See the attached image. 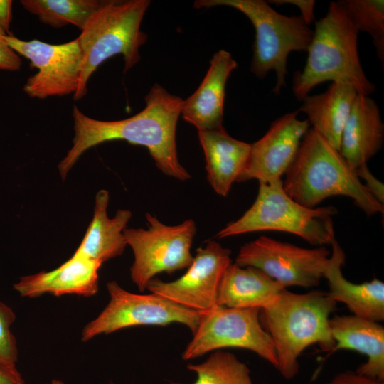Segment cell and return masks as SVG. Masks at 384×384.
Returning a JSON list of instances; mask_svg holds the SVG:
<instances>
[{
	"label": "cell",
	"mask_w": 384,
	"mask_h": 384,
	"mask_svg": "<svg viewBox=\"0 0 384 384\" xmlns=\"http://www.w3.org/2000/svg\"><path fill=\"white\" fill-rule=\"evenodd\" d=\"M183 101L154 84L145 97V108L124 119L97 120L86 116L75 105L73 146L58 164L62 179H65L87 149L105 142L124 140L146 147L164 174L182 181L188 180L191 176L179 162L176 139Z\"/></svg>",
	"instance_id": "obj_1"
},
{
	"label": "cell",
	"mask_w": 384,
	"mask_h": 384,
	"mask_svg": "<svg viewBox=\"0 0 384 384\" xmlns=\"http://www.w3.org/2000/svg\"><path fill=\"white\" fill-rule=\"evenodd\" d=\"M284 175V191L305 207L314 208L327 198L344 196L368 216L383 213V204L368 191L339 151L312 128L304 136Z\"/></svg>",
	"instance_id": "obj_2"
},
{
	"label": "cell",
	"mask_w": 384,
	"mask_h": 384,
	"mask_svg": "<svg viewBox=\"0 0 384 384\" xmlns=\"http://www.w3.org/2000/svg\"><path fill=\"white\" fill-rule=\"evenodd\" d=\"M336 309V302L327 292L297 294L287 289L260 309V323L273 341L277 369L284 378L292 379L297 375L298 358L310 345L318 343L321 351L329 353L334 347L329 319Z\"/></svg>",
	"instance_id": "obj_3"
},
{
	"label": "cell",
	"mask_w": 384,
	"mask_h": 384,
	"mask_svg": "<svg viewBox=\"0 0 384 384\" xmlns=\"http://www.w3.org/2000/svg\"><path fill=\"white\" fill-rule=\"evenodd\" d=\"M358 33L341 1L331 2L326 15L315 23L303 70L294 73L292 90L298 100L326 81L351 85L363 95L375 91L360 61Z\"/></svg>",
	"instance_id": "obj_4"
},
{
	"label": "cell",
	"mask_w": 384,
	"mask_h": 384,
	"mask_svg": "<svg viewBox=\"0 0 384 384\" xmlns=\"http://www.w3.org/2000/svg\"><path fill=\"white\" fill-rule=\"evenodd\" d=\"M149 0H101L100 5L77 39L84 56L82 75L74 100L87 92L91 75L105 60L122 55L124 72L140 60V47L147 41L141 30Z\"/></svg>",
	"instance_id": "obj_5"
},
{
	"label": "cell",
	"mask_w": 384,
	"mask_h": 384,
	"mask_svg": "<svg viewBox=\"0 0 384 384\" xmlns=\"http://www.w3.org/2000/svg\"><path fill=\"white\" fill-rule=\"evenodd\" d=\"M226 6L245 14L255 31L253 57L250 71L258 78L266 77L270 70L277 75L273 90L279 95L286 87L287 61L292 51H307L314 31L296 16H288L273 9L263 0H198L196 9Z\"/></svg>",
	"instance_id": "obj_6"
},
{
	"label": "cell",
	"mask_w": 384,
	"mask_h": 384,
	"mask_svg": "<svg viewBox=\"0 0 384 384\" xmlns=\"http://www.w3.org/2000/svg\"><path fill=\"white\" fill-rule=\"evenodd\" d=\"M336 213L334 206L307 208L297 203L284 191L282 179L259 183L257 196L252 206L240 218L220 230L216 237L281 231L321 247L331 245L335 239L332 217Z\"/></svg>",
	"instance_id": "obj_7"
},
{
	"label": "cell",
	"mask_w": 384,
	"mask_h": 384,
	"mask_svg": "<svg viewBox=\"0 0 384 384\" xmlns=\"http://www.w3.org/2000/svg\"><path fill=\"white\" fill-rule=\"evenodd\" d=\"M145 217L147 229L125 228L123 232L134 253L130 277L142 292L156 274H171L191 265V248L196 232L192 219L168 225L149 213Z\"/></svg>",
	"instance_id": "obj_8"
},
{
	"label": "cell",
	"mask_w": 384,
	"mask_h": 384,
	"mask_svg": "<svg viewBox=\"0 0 384 384\" xmlns=\"http://www.w3.org/2000/svg\"><path fill=\"white\" fill-rule=\"evenodd\" d=\"M259 308L216 306L203 311L193 338L182 354L186 361L225 348L250 350L277 368L273 341L262 327Z\"/></svg>",
	"instance_id": "obj_9"
},
{
	"label": "cell",
	"mask_w": 384,
	"mask_h": 384,
	"mask_svg": "<svg viewBox=\"0 0 384 384\" xmlns=\"http://www.w3.org/2000/svg\"><path fill=\"white\" fill-rule=\"evenodd\" d=\"M107 289L110 301L100 314L84 326L81 338L83 342L101 334L142 325L179 323L193 334L203 313L185 308L154 293H132L115 281L107 282Z\"/></svg>",
	"instance_id": "obj_10"
},
{
	"label": "cell",
	"mask_w": 384,
	"mask_h": 384,
	"mask_svg": "<svg viewBox=\"0 0 384 384\" xmlns=\"http://www.w3.org/2000/svg\"><path fill=\"white\" fill-rule=\"evenodd\" d=\"M329 255L324 246L307 249L262 235L240 247L235 263L259 269L285 288H310L319 285Z\"/></svg>",
	"instance_id": "obj_11"
},
{
	"label": "cell",
	"mask_w": 384,
	"mask_h": 384,
	"mask_svg": "<svg viewBox=\"0 0 384 384\" xmlns=\"http://www.w3.org/2000/svg\"><path fill=\"white\" fill-rule=\"evenodd\" d=\"M4 39L16 53L28 59L38 72L26 81L23 90L31 97L75 94L83 68L84 56L76 38L62 44H50L38 40L23 41L6 35Z\"/></svg>",
	"instance_id": "obj_12"
},
{
	"label": "cell",
	"mask_w": 384,
	"mask_h": 384,
	"mask_svg": "<svg viewBox=\"0 0 384 384\" xmlns=\"http://www.w3.org/2000/svg\"><path fill=\"white\" fill-rule=\"evenodd\" d=\"M231 251L215 241L196 250L191 265L178 279L164 282L153 278L146 289L185 308L206 311L218 305L223 274L232 263Z\"/></svg>",
	"instance_id": "obj_13"
},
{
	"label": "cell",
	"mask_w": 384,
	"mask_h": 384,
	"mask_svg": "<svg viewBox=\"0 0 384 384\" xmlns=\"http://www.w3.org/2000/svg\"><path fill=\"white\" fill-rule=\"evenodd\" d=\"M298 112H289L274 121L267 132L251 144L247 161L237 182L256 179L259 183H270L282 179L309 129L307 119H297Z\"/></svg>",
	"instance_id": "obj_14"
},
{
	"label": "cell",
	"mask_w": 384,
	"mask_h": 384,
	"mask_svg": "<svg viewBox=\"0 0 384 384\" xmlns=\"http://www.w3.org/2000/svg\"><path fill=\"white\" fill-rule=\"evenodd\" d=\"M102 265L99 261L74 253L53 270L21 277L14 284V289L20 296L28 298L45 294L92 297L98 292V271Z\"/></svg>",
	"instance_id": "obj_15"
},
{
	"label": "cell",
	"mask_w": 384,
	"mask_h": 384,
	"mask_svg": "<svg viewBox=\"0 0 384 384\" xmlns=\"http://www.w3.org/2000/svg\"><path fill=\"white\" fill-rule=\"evenodd\" d=\"M237 66V62L229 52L219 50L214 53L198 89L183 101L181 115L198 132L223 126L225 85Z\"/></svg>",
	"instance_id": "obj_16"
},
{
	"label": "cell",
	"mask_w": 384,
	"mask_h": 384,
	"mask_svg": "<svg viewBox=\"0 0 384 384\" xmlns=\"http://www.w3.org/2000/svg\"><path fill=\"white\" fill-rule=\"evenodd\" d=\"M329 328L335 346L326 356L341 349L356 351L368 360L356 372L384 381V327L377 321L355 315H334Z\"/></svg>",
	"instance_id": "obj_17"
},
{
	"label": "cell",
	"mask_w": 384,
	"mask_h": 384,
	"mask_svg": "<svg viewBox=\"0 0 384 384\" xmlns=\"http://www.w3.org/2000/svg\"><path fill=\"white\" fill-rule=\"evenodd\" d=\"M383 139L384 124L376 102L358 94L341 134L340 154L356 170L380 151Z\"/></svg>",
	"instance_id": "obj_18"
},
{
	"label": "cell",
	"mask_w": 384,
	"mask_h": 384,
	"mask_svg": "<svg viewBox=\"0 0 384 384\" xmlns=\"http://www.w3.org/2000/svg\"><path fill=\"white\" fill-rule=\"evenodd\" d=\"M332 252L324 277L328 281L329 297L336 303L345 304L353 315L374 321L384 319V283L374 279L355 284L343 275L345 254L336 238L331 243Z\"/></svg>",
	"instance_id": "obj_19"
},
{
	"label": "cell",
	"mask_w": 384,
	"mask_h": 384,
	"mask_svg": "<svg viewBox=\"0 0 384 384\" xmlns=\"http://www.w3.org/2000/svg\"><path fill=\"white\" fill-rule=\"evenodd\" d=\"M206 164L207 179L214 191L225 197L247 161L251 144L228 134L223 127L198 131Z\"/></svg>",
	"instance_id": "obj_20"
},
{
	"label": "cell",
	"mask_w": 384,
	"mask_h": 384,
	"mask_svg": "<svg viewBox=\"0 0 384 384\" xmlns=\"http://www.w3.org/2000/svg\"><path fill=\"white\" fill-rule=\"evenodd\" d=\"M109 192L100 190L95 196L93 218L75 253L102 263L121 255L127 245L124 230L132 217L129 210L118 209L107 215Z\"/></svg>",
	"instance_id": "obj_21"
},
{
	"label": "cell",
	"mask_w": 384,
	"mask_h": 384,
	"mask_svg": "<svg viewBox=\"0 0 384 384\" xmlns=\"http://www.w3.org/2000/svg\"><path fill=\"white\" fill-rule=\"evenodd\" d=\"M358 94L351 85L331 82L325 92L306 96L299 111L307 116L312 129L339 151L341 134Z\"/></svg>",
	"instance_id": "obj_22"
},
{
	"label": "cell",
	"mask_w": 384,
	"mask_h": 384,
	"mask_svg": "<svg viewBox=\"0 0 384 384\" xmlns=\"http://www.w3.org/2000/svg\"><path fill=\"white\" fill-rule=\"evenodd\" d=\"M284 289L287 288L260 270L232 262L223 274L218 305L262 309L270 305Z\"/></svg>",
	"instance_id": "obj_23"
},
{
	"label": "cell",
	"mask_w": 384,
	"mask_h": 384,
	"mask_svg": "<svg viewBox=\"0 0 384 384\" xmlns=\"http://www.w3.org/2000/svg\"><path fill=\"white\" fill-rule=\"evenodd\" d=\"M20 3L46 24L54 28L73 24L82 31L101 0H21Z\"/></svg>",
	"instance_id": "obj_24"
},
{
	"label": "cell",
	"mask_w": 384,
	"mask_h": 384,
	"mask_svg": "<svg viewBox=\"0 0 384 384\" xmlns=\"http://www.w3.org/2000/svg\"><path fill=\"white\" fill-rule=\"evenodd\" d=\"M187 368L196 374L193 384H252L247 366L226 351H214L205 361Z\"/></svg>",
	"instance_id": "obj_25"
},
{
	"label": "cell",
	"mask_w": 384,
	"mask_h": 384,
	"mask_svg": "<svg viewBox=\"0 0 384 384\" xmlns=\"http://www.w3.org/2000/svg\"><path fill=\"white\" fill-rule=\"evenodd\" d=\"M353 24L368 33L373 39L376 55L384 62V1L383 0L341 1Z\"/></svg>",
	"instance_id": "obj_26"
},
{
	"label": "cell",
	"mask_w": 384,
	"mask_h": 384,
	"mask_svg": "<svg viewBox=\"0 0 384 384\" xmlns=\"http://www.w3.org/2000/svg\"><path fill=\"white\" fill-rule=\"evenodd\" d=\"M16 320V314L7 304L0 301V363L16 366L18 346L11 327Z\"/></svg>",
	"instance_id": "obj_27"
},
{
	"label": "cell",
	"mask_w": 384,
	"mask_h": 384,
	"mask_svg": "<svg viewBox=\"0 0 384 384\" xmlns=\"http://www.w3.org/2000/svg\"><path fill=\"white\" fill-rule=\"evenodd\" d=\"M356 171L359 179H363L365 183H363L368 191L379 203H384V185L377 179L368 169L367 164L360 166Z\"/></svg>",
	"instance_id": "obj_28"
},
{
	"label": "cell",
	"mask_w": 384,
	"mask_h": 384,
	"mask_svg": "<svg viewBox=\"0 0 384 384\" xmlns=\"http://www.w3.org/2000/svg\"><path fill=\"white\" fill-rule=\"evenodd\" d=\"M6 35L0 28V70L16 71L20 69L21 60L6 43L4 39Z\"/></svg>",
	"instance_id": "obj_29"
},
{
	"label": "cell",
	"mask_w": 384,
	"mask_h": 384,
	"mask_svg": "<svg viewBox=\"0 0 384 384\" xmlns=\"http://www.w3.org/2000/svg\"><path fill=\"white\" fill-rule=\"evenodd\" d=\"M324 384H384V381L368 378L356 371L346 370L336 375Z\"/></svg>",
	"instance_id": "obj_30"
},
{
	"label": "cell",
	"mask_w": 384,
	"mask_h": 384,
	"mask_svg": "<svg viewBox=\"0 0 384 384\" xmlns=\"http://www.w3.org/2000/svg\"><path fill=\"white\" fill-rule=\"evenodd\" d=\"M275 4H289L297 6L301 11V17L304 21L309 26L314 21V6L315 1L312 0H274L270 1Z\"/></svg>",
	"instance_id": "obj_31"
},
{
	"label": "cell",
	"mask_w": 384,
	"mask_h": 384,
	"mask_svg": "<svg viewBox=\"0 0 384 384\" xmlns=\"http://www.w3.org/2000/svg\"><path fill=\"white\" fill-rule=\"evenodd\" d=\"M0 384H25L16 366L0 363Z\"/></svg>",
	"instance_id": "obj_32"
},
{
	"label": "cell",
	"mask_w": 384,
	"mask_h": 384,
	"mask_svg": "<svg viewBox=\"0 0 384 384\" xmlns=\"http://www.w3.org/2000/svg\"><path fill=\"white\" fill-rule=\"evenodd\" d=\"M12 1L0 0V28L6 34L12 17ZM8 35V34H7Z\"/></svg>",
	"instance_id": "obj_33"
},
{
	"label": "cell",
	"mask_w": 384,
	"mask_h": 384,
	"mask_svg": "<svg viewBox=\"0 0 384 384\" xmlns=\"http://www.w3.org/2000/svg\"><path fill=\"white\" fill-rule=\"evenodd\" d=\"M49 384H65L62 380L54 379ZM114 384V383H111Z\"/></svg>",
	"instance_id": "obj_34"
}]
</instances>
